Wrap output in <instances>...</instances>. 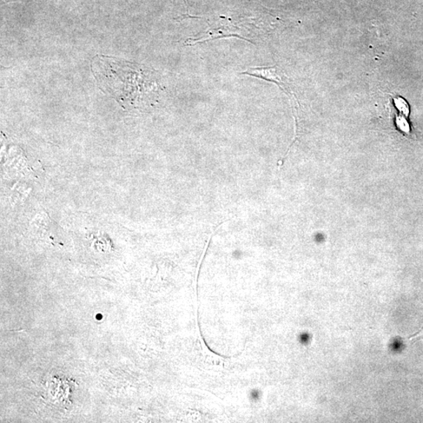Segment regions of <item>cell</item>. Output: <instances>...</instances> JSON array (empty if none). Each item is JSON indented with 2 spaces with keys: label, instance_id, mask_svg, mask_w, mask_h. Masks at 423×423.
<instances>
[{
  "label": "cell",
  "instance_id": "1",
  "mask_svg": "<svg viewBox=\"0 0 423 423\" xmlns=\"http://www.w3.org/2000/svg\"><path fill=\"white\" fill-rule=\"evenodd\" d=\"M242 74L260 78L264 81L276 83L286 90V78L284 77L282 72L276 67L249 68L242 72Z\"/></svg>",
  "mask_w": 423,
  "mask_h": 423
}]
</instances>
